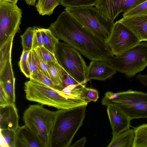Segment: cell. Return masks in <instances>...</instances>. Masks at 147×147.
Masks as SVG:
<instances>
[{
  "label": "cell",
  "mask_w": 147,
  "mask_h": 147,
  "mask_svg": "<svg viewBox=\"0 0 147 147\" xmlns=\"http://www.w3.org/2000/svg\"><path fill=\"white\" fill-rule=\"evenodd\" d=\"M82 97L88 103L91 101L96 102L99 98L98 91L94 89L87 88L86 86L83 88Z\"/></svg>",
  "instance_id": "28"
},
{
  "label": "cell",
  "mask_w": 147,
  "mask_h": 147,
  "mask_svg": "<svg viewBox=\"0 0 147 147\" xmlns=\"http://www.w3.org/2000/svg\"><path fill=\"white\" fill-rule=\"evenodd\" d=\"M19 117L15 103L0 106V129L16 131L19 127Z\"/></svg>",
  "instance_id": "14"
},
{
  "label": "cell",
  "mask_w": 147,
  "mask_h": 147,
  "mask_svg": "<svg viewBox=\"0 0 147 147\" xmlns=\"http://www.w3.org/2000/svg\"><path fill=\"white\" fill-rule=\"evenodd\" d=\"M38 55L45 63H58L54 54L44 47H39L34 49Z\"/></svg>",
  "instance_id": "24"
},
{
  "label": "cell",
  "mask_w": 147,
  "mask_h": 147,
  "mask_svg": "<svg viewBox=\"0 0 147 147\" xmlns=\"http://www.w3.org/2000/svg\"><path fill=\"white\" fill-rule=\"evenodd\" d=\"M63 88L70 85L77 84H81L78 83L75 79L70 76L63 69Z\"/></svg>",
  "instance_id": "33"
},
{
  "label": "cell",
  "mask_w": 147,
  "mask_h": 147,
  "mask_svg": "<svg viewBox=\"0 0 147 147\" xmlns=\"http://www.w3.org/2000/svg\"><path fill=\"white\" fill-rule=\"evenodd\" d=\"M115 69L108 62L102 60H92L87 67V79L104 80L110 79L116 73Z\"/></svg>",
  "instance_id": "12"
},
{
  "label": "cell",
  "mask_w": 147,
  "mask_h": 147,
  "mask_svg": "<svg viewBox=\"0 0 147 147\" xmlns=\"http://www.w3.org/2000/svg\"><path fill=\"white\" fill-rule=\"evenodd\" d=\"M40 28L43 38V47L54 54L55 46L59 39L49 28Z\"/></svg>",
  "instance_id": "20"
},
{
  "label": "cell",
  "mask_w": 147,
  "mask_h": 147,
  "mask_svg": "<svg viewBox=\"0 0 147 147\" xmlns=\"http://www.w3.org/2000/svg\"><path fill=\"white\" fill-rule=\"evenodd\" d=\"M36 0H25L26 4L31 6H34Z\"/></svg>",
  "instance_id": "37"
},
{
  "label": "cell",
  "mask_w": 147,
  "mask_h": 147,
  "mask_svg": "<svg viewBox=\"0 0 147 147\" xmlns=\"http://www.w3.org/2000/svg\"><path fill=\"white\" fill-rule=\"evenodd\" d=\"M100 0H61V5L66 8L95 6Z\"/></svg>",
  "instance_id": "23"
},
{
  "label": "cell",
  "mask_w": 147,
  "mask_h": 147,
  "mask_svg": "<svg viewBox=\"0 0 147 147\" xmlns=\"http://www.w3.org/2000/svg\"><path fill=\"white\" fill-rule=\"evenodd\" d=\"M139 81L143 85L147 87V75H140L139 78Z\"/></svg>",
  "instance_id": "36"
},
{
  "label": "cell",
  "mask_w": 147,
  "mask_h": 147,
  "mask_svg": "<svg viewBox=\"0 0 147 147\" xmlns=\"http://www.w3.org/2000/svg\"><path fill=\"white\" fill-rule=\"evenodd\" d=\"M28 63L31 75L37 72L41 73L34 58L33 50L30 51L28 59Z\"/></svg>",
  "instance_id": "31"
},
{
  "label": "cell",
  "mask_w": 147,
  "mask_h": 147,
  "mask_svg": "<svg viewBox=\"0 0 147 147\" xmlns=\"http://www.w3.org/2000/svg\"><path fill=\"white\" fill-rule=\"evenodd\" d=\"M35 30V27H29L20 36L23 51H30L32 49L33 40Z\"/></svg>",
  "instance_id": "22"
},
{
  "label": "cell",
  "mask_w": 147,
  "mask_h": 147,
  "mask_svg": "<svg viewBox=\"0 0 147 147\" xmlns=\"http://www.w3.org/2000/svg\"><path fill=\"white\" fill-rule=\"evenodd\" d=\"M146 0H100L95 6L106 20L113 22L120 13H125Z\"/></svg>",
  "instance_id": "11"
},
{
  "label": "cell",
  "mask_w": 147,
  "mask_h": 147,
  "mask_svg": "<svg viewBox=\"0 0 147 147\" xmlns=\"http://www.w3.org/2000/svg\"><path fill=\"white\" fill-rule=\"evenodd\" d=\"M30 51H22L19 63L20 69L22 72L26 77L29 78L31 74L28 67V59Z\"/></svg>",
  "instance_id": "29"
},
{
  "label": "cell",
  "mask_w": 147,
  "mask_h": 147,
  "mask_svg": "<svg viewBox=\"0 0 147 147\" xmlns=\"http://www.w3.org/2000/svg\"><path fill=\"white\" fill-rule=\"evenodd\" d=\"M16 131L0 129L1 137L3 139L6 147H15Z\"/></svg>",
  "instance_id": "27"
},
{
  "label": "cell",
  "mask_w": 147,
  "mask_h": 147,
  "mask_svg": "<svg viewBox=\"0 0 147 147\" xmlns=\"http://www.w3.org/2000/svg\"><path fill=\"white\" fill-rule=\"evenodd\" d=\"M102 105L115 107L121 110L131 120L147 118V93L128 89L113 93L106 92Z\"/></svg>",
  "instance_id": "4"
},
{
  "label": "cell",
  "mask_w": 147,
  "mask_h": 147,
  "mask_svg": "<svg viewBox=\"0 0 147 147\" xmlns=\"http://www.w3.org/2000/svg\"><path fill=\"white\" fill-rule=\"evenodd\" d=\"M107 112L112 129V138L130 128L131 120L120 109L109 105L107 106Z\"/></svg>",
  "instance_id": "13"
},
{
  "label": "cell",
  "mask_w": 147,
  "mask_h": 147,
  "mask_svg": "<svg viewBox=\"0 0 147 147\" xmlns=\"http://www.w3.org/2000/svg\"><path fill=\"white\" fill-rule=\"evenodd\" d=\"M141 41H147V15L123 17L118 20Z\"/></svg>",
  "instance_id": "15"
},
{
  "label": "cell",
  "mask_w": 147,
  "mask_h": 147,
  "mask_svg": "<svg viewBox=\"0 0 147 147\" xmlns=\"http://www.w3.org/2000/svg\"><path fill=\"white\" fill-rule=\"evenodd\" d=\"M10 103L9 98L2 86L0 85V106Z\"/></svg>",
  "instance_id": "34"
},
{
  "label": "cell",
  "mask_w": 147,
  "mask_h": 147,
  "mask_svg": "<svg viewBox=\"0 0 147 147\" xmlns=\"http://www.w3.org/2000/svg\"><path fill=\"white\" fill-rule=\"evenodd\" d=\"M42 47H43V41L40 28L35 27L33 40L32 49Z\"/></svg>",
  "instance_id": "32"
},
{
  "label": "cell",
  "mask_w": 147,
  "mask_h": 147,
  "mask_svg": "<svg viewBox=\"0 0 147 147\" xmlns=\"http://www.w3.org/2000/svg\"><path fill=\"white\" fill-rule=\"evenodd\" d=\"M135 132L130 128L112 138L108 147H133Z\"/></svg>",
  "instance_id": "17"
},
{
  "label": "cell",
  "mask_w": 147,
  "mask_h": 147,
  "mask_svg": "<svg viewBox=\"0 0 147 147\" xmlns=\"http://www.w3.org/2000/svg\"><path fill=\"white\" fill-rule=\"evenodd\" d=\"M15 147H43L33 133L25 125L16 131Z\"/></svg>",
  "instance_id": "16"
},
{
  "label": "cell",
  "mask_w": 147,
  "mask_h": 147,
  "mask_svg": "<svg viewBox=\"0 0 147 147\" xmlns=\"http://www.w3.org/2000/svg\"><path fill=\"white\" fill-rule=\"evenodd\" d=\"M87 106L58 110L51 132L50 147H70L83 124Z\"/></svg>",
  "instance_id": "3"
},
{
  "label": "cell",
  "mask_w": 147,
  "mask_h": 147,
  "mask_svg": "<svg viewBox=\"0 0 147 147\" xmlns=\"http://www.w3.org/2000/svg\"><path fill=\"white\" fill-rule=\"evenodd\" d=\"M30 78L33 79L57 90L61 91L63 89L61 87L41 73H36L31 75Z\"/></svg>",
  "instance_id": "25"
},
{
  "label": "cell",
  "mask_w": 147,
  "mask_h": 147,
  "mask_svg": "<svg viewBox=\"0 0 147 147\" xmlns=\"http://www.w3.org/2000/svg\"><path fill=\"white\" fill-rule=\"evenodd\" d=\"M61 0H38L35 7L40 15L50 16L56 7L61 5Z\"/></svg>",
  "instance_id": "18"
},
{
  "label": "cell",
  "mask_w": 147,
  "mask_h": 147,
  "mask_svg": "<svg viewBox=\"0 0 147 147\" xmlns=\"http://www.w3.org/2000/svg\"><path fill=\"white\" fill-rule=\"evenodd\" d=\"M33 50L34 58L41 73L51 79L49 70L47 64L38 55L34 49Z\"/></svg>",
  "instance_id": "30"
},
{
  "label": "cell",
  "mask_w": 147,
  "mask_h": 147,
  "mask_svg": "<svg viewBox=\"0 0 147 147\" xmlns=\"http://www.w3.org/2000/svg\"><path fill=\"white\" fill-rule=\"evenodd\" d=\"M122 15L123 17L147 15V0L123 13Z\"/></svg>",
  "instance_id": "26"
},
{
  "label": "cell",
  "mask_w": 147,
  "mask_h": 147,
  "mask_svg": "<svg viewBox=\"0 0 147 147\" xmlns=\"http://www.w3.org/2000/svg\"><path fill=\"white\" fill-rule=\"evenodd\" d=\"M24 84L26 99L60 109H67L87 105L88 102L82 98L67 95L59 91L32 79Z\"/></svg>",
  "instance_id": "2"
},
{
  "label": "cell",
  "mask_w": 147,
  "mask_h": 147,
  "mask_svg": "<svg viewBox=\"0 0 147 147\" xmlns=\"http://www.w3.org/2000/svg\"><path fill=\"white\" fill-rule=\"evenodd\" d=\"M65 10L94 34L106 42L111 34L114 23L106 20L95 7L66 8Z\"/></svg>",
  "instance_id": "8"
},
{
  "label": "cell",
  "mask_w": 147,
  "mask_h": 147,
  "mask_svg": "<svg viewBox=\"0 0 147 147\" xmlns=\"http://www.w3.org/2000/svg\"><path fill=\"white\" fill-rule=\"evenodd\" d=\"M54 54L59 65L78 83L86 84L90 80L86 77L88 66L77 50L59 41Z\"/></svg>",
  "instance_id": "7"
},
{
  "label": "cell",
  "mask_w": 147,
  "mask_h": 147,
  "mask_svg": "<svg viewBox=\"0 0 147 147\" xmlns=\"http://www.w3.org/2000/svg\"><path fill=\"white\" fill-rule=\"evenodd\" d=\"M58 110L47 109L42 105H32L23 114L25 125L39 140L43 147H50L51 132Z\"/></svg>",
  "instance_id": "5"
},
{
  "label": "cell",
  "mask_w": 147,
  "mask_h": 147,
  "mask_svg": "<svg viewBox=\"0 0 147 147\" xmlns=\"http://www.w3.org/2000/svg\"><path fill=\"white\" fill-rule=\"evenodd\" d=\"M47 64L51 80L63 89V68L57 63H49Z\"/></svg>",
  "instance_id": "19"
},
{
  "label": "cell",
  "mask_w": 147,
  "mask_h": 147,
  "mask_svg": "<svg viewBox=\"0 0 147 147\" xmlns=\"http://www.w3.org/2000/svg\"><path fill=\"white\" fill-rule=\"evenodd\" d=\"M109 63L128 78L134 77L147 66V42H140L122 54L114 56Z\"/></svg>",
  "instance_id": "6"
},
{
  "label": "cell",
  "mask_w": 147,
  "mask_h": 147,
  "mask_svg": "<svg viewBox=\"0 0 147 147\" xmlns=\"http://www.w3.org/2000/svg\"><path fill=\"white\" fill-rule=\"evenodd\" d=\"M49 28L59 40L64 41L90 60H104L109 63L114 56L106 42L65 10L51 24Z\"/></svg>",
  "instance_id": "1"
},
{
  "label": "cell",
  "mask_w": 147,
  "mask_h": 147,
  "mask_svg": "<svg viewBox=\"0 0 147 147\" xmlns=\"http://www.w3.org/2000/svg\"><path fill=\"white\" fill-rule=\"evenodd\" d=\"M5 1L12 2L15 4H17L18 0H4Z\"/></svg>",
  "instance_id": "38"
},
{
  "label": "cell",
  "mask_w": 147,
  "mask_h": 147,
  "mask_svg": "<svg viewBox=\"0 0 147 147\" xmlns=\"http://www.w3.org/2000/svg\"><path fill=\"white\" fill-rule=\"evenodd\" d=\"M86 141V138L83 137L76 142L71 147H84Z\"/></svg>",
  "instance_id": "35"
},
{
  "label": "cell",
  "mask_w": 147,
  "mask_h": 147,
  "mask_svg": "<svg viewBox=\"0 0 147 147\" xmlns=\"http://www.w3.org/2000/svg\"><path fill=\"white\" fill-rule=\"evenodd\" d=\"M114 56L120 55L141 42L128 28L118 21L114 23L106 41Z\"/></svg>",
  "instance_id": "10"
},
{
  "label": "cell",
  "mask_w": 147,
  "mask_h": 147,
  "mask_svg": "<svg viewBox=\"0 0 147 147\" xmlns=\"http://www.w3.org/2000/svg\"><path fill=\"white\" fill-rule=\"evenodd\" d=\"M135 136L133 147H147V124L134 127Z\"/></svg>",
  "instance_id": "21"
},
{
  "label": "cell",
  "mask_w": 147,
  "mask_h": 147,
  "mask_svg": "<svg viewBox=\"0 0 147 147\" xmlns=\"http://www.w3.org/2000/svg\"><path fill=\"white\" fill-rule=\"evenodd\" d=\"M22 14L16 4L0 0V47L19 32Z\"/></svg>",
  "instance_id": "9"
}]
</instances>
